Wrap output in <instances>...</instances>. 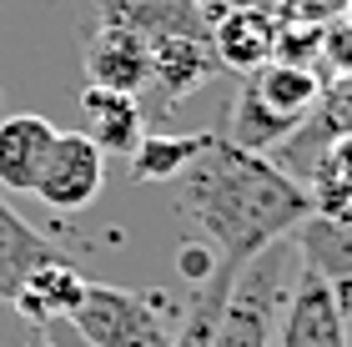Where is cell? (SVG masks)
I'll return each instance as SVG.
<instances>
[{"label": "cell", "instance_id": "1", "mask_svg": "<svg viewBox=\"0 0 352 347\" xmlns=\"http://www.w3.org/2000/svg\"><path fill=\"white\" fill-rule=\"evenodd\" d=\"M166 186L191 232L212 242L217 262L232 267H247L272 242H287L297 222L312 212L302 181L272 166L262 151H247L217 131Z\"/></svg>", "mask_w": 352, "mask_h": 347}, {"label": "cell", "instance_id": "2", "mask_svg": "<svg viewBox=\"0 0 352 347\" xmlns=\"http://www.w3.org/2000/svg\"><path fill=\"white\" fill-rule=\"evenodd\" d=\"M292 262H297V247L287 236V242H272L267 251H257L232 277V292H227V307H221L212 347H272L277 307L292 292V272H297Z\"/></svg>", "mask_w": 352, "mask_h": 347}, {"label": "cell", "instance_id": "3", "mask_svg": "<svg viewBox=\"0 0 352 347\" xmlns=\"http://www.w3.org/2000/svg\"><path fill=\"white\" fill-rule=\"evenodd\" d=\"M66 322L96 347H166L171 342L162 297L131 292V287H106V282H86L81 302L71 307Z\"/></svg>", "mask_w": 352, "mask_h": 347}, {"label": "cell", "instance_id": "4", "mask_svg": "<svg viewBox=\"0 0 352 347\" xmlns=\"http://www.w3.org/2000/svg\"><path fill=\"white\" fill-rule=\"evenodd\" d=\"M101 186H106V151L86 131H56L51 151H45V166H41L30 192L51 212H81L101 197Z\"/></svg>", "mask_w": 352, "mask_h": 347}, {"label": "cell", "instance_id": "5", "mask_svg": "<svg viewBox=\"0 0 352 347\" xmlns=\"http://www.w3.org/2000/svg\"><path fill=\"white\" fill-rule=\"evenodd\" d=\"M338 136H352V76H338V81H322V96H317V106L307 111V121L297 126L287 141H277V146L267 151L272 166H282L292 181L307 177L312 156L327 146V141Z\"/></svg>", "mask_w": 352, "mask_h": 347}, {"label": "cell", "instance_id": "6", "mask_svg": "<svg viewBox=\"0 0 352 347\" xmlns=\"http://www.w3.org/2000/svg\"><path fill=\"white\" fill-rule=\"evenodd\" d=\"M277 30L282 15L267 5V0H242V5H227L212 21V51L221 60V71H257L262 60L277 56Z\"/></svg>", "mask_w": 352, "mask_h": 347}, {"label": "cell", "instance_id": "7", "mask_svg": "<svg viewBox=\"0 0 352 347\" xmlns=\"http://www.w3.org/2000/svg\"><path fill=\"white\" fill-rule=\"evenodd\" d=\"M221 76V60L212 51V36H156L151 41V81L146 91L156 96V111L186 101L197 86Z\"/></svg>", "mask_w": 352, "mask_h": 347}, {"label": "cell", "instance_id": "8", "mask_svg": "<svg viewBox=\"0 0 352 347\" xmlns=\"http://www.w3.org/2000/svg\"><path fill=\"white\" fill-rule=\"evenodd\" d=\"M282 347H347V317H342L338 297L307 267H297V282L287 292Z\"/></svg>", "mask_w": 352, "mask_h": 347}, {"label": "cell", "instance_id": "9", "mask_svg": "<svg viewBox=\"0 0 352 347\" xmlns=\"http://www.w3.org/2000/svg\"><path fill=\"white\" fill-rule=\"evenodd\" d=\"M86 76H91V86L141 96L151 81V41L126 25H91L86 30Z\"/></svg>", "mask_w": 352, "mask_h": 347}, {"label": "cell", "instance_id": "10", "mask_svg": "<svg viewBox=\"0 0 352 347\" xmlns=\"http://www.w3.org/2000/svg\"><path fill=\"white\" fill-rule=\"evenodd\" d=\"M242 86L257 96L272 116H277L282 126H297L307 121V111L317 106V96H322V76H317L312 66H297V60H262L257 71L242 76Z\"/></svg>", "mask_w": 352, "mask_h": 347}, {"label": "cell", "instance_id": "11", "mask_svg": "<svg viewBox=\"0 0 352 347\" xmlns=\"http://www.w3.org/2000/svg\"><path fill=\"white\" fill-rule=\"evenodd\" d=\"M96 25H126L136 36H212L206 15L191 0H86Z\"/></svg>", "mask_w": 352, "mask_h": 347}, {"label": "cell", "instance_id": "12", "mask_svg": "<svg viewBox=\"0 0 352 347\" xmlns=\"http://www.w3.org/2000/svg\"><path fill=\"white\" fill-rule=\"evenodd\" d=\"M81 287H86V277L76 272V262L71 257H51V262L30 267L21 277V287L10 292V307L21 312L30 327H45L56 317H71V307L81 302Z\"/></svg>", "mask_w": 352, "mask_h": 347}, {"label": "cell", "instance_id": "13", "mask_svg": "<svg viewBox=\"0 0 352 347\" xmlns=\"http://www.w3.org/2000/svg\"><path fill=\"white\" fill-rule=\"evenodd\" d=\"M81 116H86V136L111 156H131L136 141L146 136V111L141 96L126 91H106V86H86L81 91Z\"/></svg>", "mask_w": 352, "mask_h": 347}, {"label": "cell", "instance_id": "14", "mask_svg": "<svg viewBox=\"0 0 352 347\" xmlns=\"http://www.w3.org/2000/svg\"><path fill=\"white\" fill-rule=\"evenodd\" d=\"M56 141V126L36 116V111H21V116H6L0 121V186L6 192H30L45 166V151Z\"/></svg>", "mask_w": 352, "mask_h": 347}, {"label": "cell", "instance_id": "15", "mask_svg": "<svg viewBox=\"0 0 352 347\" xmlns=\"http://www.w3.org/2000/svg\"><path fill=\"white\" fill-rule=\"evenodd\" d=\"M302 192H307L317 216H342V222H352V136L327 141V146L312 156L307 177H302Z\"/></svg>", "mask_w": 352, "mask_h": 347}, {"label": "cell", "instance_id": "16", "mask_svg": "<svg viewBox=\"0 0 352 347\" xmlns=\"http://www.w3.org/2000/svg\"><path fill=\"white\" fill-rule=\"evenodd\" d=\"M51 257H66V251H60L51 236H41L21 212H10L6 201H0V302H10V292L21 287V277L30 267L51 262Z\"/></svg>", "mask_w": 352, "mask_h": 347}, {"label": "cell", "instance_id": "17", "mask_svg": "<svg viewBox=\"0 0 352 347\" xmlns=\"http://www.w3.org/2000/svg\"><path fill=\"white\" fill-rule=\"evenodd\" d=\"M242 272V267L232 262H212V272L197 282V297H191L186 317L176 322V333L166 347H212L217 337V322H221V307H227V292H232V277Z\"/></svg>", "mask_w": 352, "mask_h": 347}, {"label": "cell", "instance_id": "18", "mask_svg": "<svg viewBox=\"0 0 352 347\" xmlns=\"http://www.w3.org/2000/svg\"><path fill=\"white\" fill-rule=\"evenodd\" d=\"M206 141H212V131H191V136H162V131H156V136H141L136 151H131L136 181H171Z\"/></svg>", "mask_w": 352, "mask_h": 347}, {"label": "cell", "instance_id": "19", "mask_svg": "<svg viewBox=\"0 0 352 347\" xmlns=\"http://www.w3.org/2000/svg\"><path fill=\"white\" fill-rule=\"evenodd\" d=\"M36 333L51 342V347H96V342H86L81 333H76V327L66 322V317H56V322H45V327H36Z\"/></svg>", "mask_w": 352, "mask_h": 347}, {"label": "cell", "instance_id": "20", "mask_svg": "<svg viewBox=\"0 0 352 347\" xmlns=\"http://www.w3.org/2000/svg\"><path fill=\"white\" fill-rule=\"evenodd\" d=\"M212 262H217V257H206L197 242H186V247H182V267H186V277H191V282H201L206 272H212Z\"/></svg>", "mask_w": 352, "mask_h": 347}, {"label": "cell", "instance_id": "21", "mask_svg": "<svg viewBox=\"0 0 352 347\" xmlns=\"http://www.w3.org/2000/svg\"><path fill=\"white\" fill-rule=\"evenodd\" d=\"M191 5H197V10L206 15V25H212V21H217V15L227 10V5H242V0H191Z\"/></svg>", "mask_w": 352, "mask_h": 347}, {"label": "cell", "instance_id": "22", "mask_svg": "<svg viewBox=\"0 0 352 347\" xmlns=\"http://www.w3.org/2000/svg\"><path fill=\"white\" fill-rule=\"evenodd\" d=\"M25 347H51V342H45V337H41V333H36V337H30V342H25Z\"/></svg>", "mask_w": 352, "mask_h": 347}, {"label": "cell", "instance_id": "23", "mask_svg": "<svg viewBox=\"0 0 352 347\" xmlns=\"http://www.w3.org/2000/svg\"><path fill=\"white\" fill-rule=\"evenodd\" d=\"M342 10H347V15H352V0H342Z\"/></svg>", "mask_w": 352, "mask_h": 347}]
</instances>
